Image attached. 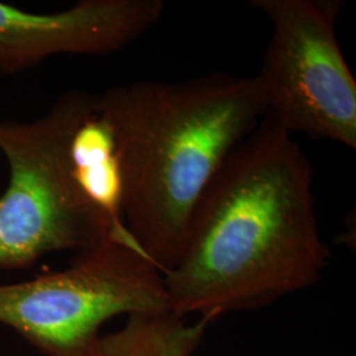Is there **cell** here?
I'll use <instances>...</instances> for the list:
<instances>
[{
    "label": "cell",
    "instance_id": "1",
    "mask_svg": "<svg viewBox=\"0 0 356 356\" xmlns=\"http://www.w3.org/2000/svg\"><path fill=\"white\" fill-rule=\"evenodd\" d=\"M330 257L312 164L292 135L263 118L204 191L164 281L175 313L211 322L318 284Z\"/></svg>",
    "mask_w": 356,
    "mask_h": 356
},
{
    "label": "cell",
    "instance_id": "2",
    "mask_svg": "<svg viewBox=\"0 0 356 356\" xmlns=\"http://www.w3.org/2000/svg\"><path fill=\"white\" fill-rule=\"evenodd\" d=\"M97 110L114 132L126 227L164 275L185 252L210 182L266 114L257 81H138L107 90Z\"/></svg>",
    "mask_w": 356,
    "mask_h": 356
},
{
    "label": "cell",
    "instance_id": "3",
    "mask_svg": "<svg viewBox=\"0 0 356 356\" xmlns=\"http://www.w3.org/2000/svg\"><path fill=\"white\" fill-rule=\"evenodd\" d=\"M97 98L74 90L36 120H0L10 169L0 195V269H26L54 252L82 254L111 236L132 238L90 204L72 176L70 140L97 110Z\"/></svg>",
    "mask_w": 356,
    "mask_h": 356
},
{
    "label": "cell",
    "instance_id": "4",
    "mask_svg": "<svg viewBox=\"0 0 356 356\" xmlns=\"http://www.w3.org/2000/svg\"><path fill=\"white\" fill-rule=\"evenodd\" d=\"M166 312L164 275L132 238L111 236L65 269L0 284V325L44 356H98L108 319Z\"/></svg>",
    "mask_w": 356,
    "mask_h": 356
},
{
    "label": "cell",
    "instance_id": "5",
    "mask_svg": "<svg viewBox=\"0 0 356 356\" xmlns=\"http://www.w3.org/2000/svg\"><path fill=\"white\" fill-rule=\"evenodd\" d=\"M272 24L254 76L266 114L282 131L356 148V81L335 35L342 3L254 0Z\"/></svg>",
    "mask_w": 356,
    "mask_h": 356
},
{
    "label": "cell",
    "instance_id": "6",
    "mask_svg": "<svg viewBox=\"0 0 356 356\" xmlns=\"http://www.w3.org/2000/svg\"><path fill=\"white\" fill-rule=\"evenodd\" d=\"M161 0H82L57 13L0 3V74H16L56 54H108L163 17Z\"/></svg>",
    "mask_w": 356,
    "mask_h": 356
},
{
    "label": "cell",
    "instance_id": "7",
    "mask_svg": "<svg viewBox=\"0 0 356 356\" xmlns=\"http://www.w3.org/2000/svg\"><path fill=\"white\" fill-rule=\"evenodd\" d=\"M72 176L83 197L118 231H128L123 219V175L114 132L95 110L76 128L70 145Z\"/></svg>",
    "mask_w": 356,
    "mask_h": 356
},
{
    "label": "cell",
    "instance_id": "8",
    "mask_svg": "<svg viewBox=\"0 0 356 356\" xmlns=\"http://www.w3.org/2000/svg\"><path fill=\"white\" fill-rule=\"evenodd\" d=\"M210 321L189 325L175 312L129 316L120 330L102 335L98 356H191Z\"/></svg>",
    "mask_w": 356,
    "mask_h": 356
}]
</instances>
